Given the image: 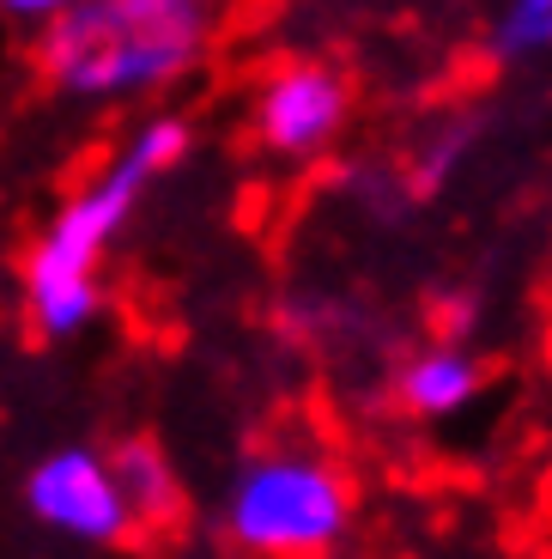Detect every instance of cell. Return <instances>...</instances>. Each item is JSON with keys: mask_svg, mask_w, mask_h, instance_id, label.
<instances>
[{"mask_svg": "<svg viewBox=\"0 0 552 559\" xmlns=\"http://www.w3.org/2000/svg\"><path fill=\"white\" fill-rule=\"evenodd\" d=\"M189 153H194V128L170 110H153L110 153V165L61 201L56 219L31 238L25 262H19V298H25L31 335L73 341L92 329L97 310H104V255L116 250V238L146 207L153 182L182 170Z\"/></svg>", "mask_w": 552, "mask_h": 559, "instance_id": "cell-1", "label": "cell"}, {"mask_svg": "<svg viewBox=\"0 0 552 559\" xmlns=\"http://www.w3.org/2000/svg\"><path fill=\"white\" fill-rule=\"evenodd\" d=\"M213 0H80L31 31L43 85L68 104H140L207 61Z\"/></svg>", "mask_w": 552, "mask_h": 559, "instance_id": "cell-2", "label": "cell"}, {"mask_svg": "<svg viewBox=\"0 0 552 559\" xmlns=\"http://www.w3.org/2000/svg\"><path fill=\"white\" fill-rule=\"evenodd\" d=\"M352 530V480L316 444H267L219 499V535L243 559H328Z\"/></svg>", "mask_w": 552, "mask_h": 559, "instance_id": "cell-3", "label": "cell"}, {"mask_svg": "<svg viewBox=\"0 0 552 559\" xmlns=\"http://www.w3.org/2000/svg\"><path fill=\"white\" fill-rule=\"evenodd\" d=\"M19 504L37 530L80 547H122L128 535H140L104 444H61L49 456H37L25 468Z\"/></svg>", "mask_w": 552, "mask_h": 559, "instance_id": "cell-4", "label": "cell"}, {"mask_svg": "<svg viewBox=\"0 0 552 559\" xmlns=\"http://www.w3.org/2000/svg\"><path fill=\"white\" fill-rule=\"evenodd\" d=\"M346 122H352V85L328 61H279L255 80L249 128L267 158L310 165L346 134Z\"/></svg>", "mask_w": 552, "mask_h": 559, "instance_id": "cell-5", "label": "cell"}, {"mask_svg": "<svg viewBox=\"0 0 552 559\" xmlns=\"http://www.w3.org/2000/svg\"><path fill=\"white\" fill-rule=\"evenodd\" d=\"M480 383H485V371L461 341H431V347H419L413 359L400 365L395 402H400V414H413V419H456L480 395Z\"/></svg>", "mask_w": 552, "mask_h": 559, "instance_id": "cell-6", "label": "cell"}, {"mask_svg": "<svg viewBox=\"0 0 552 559\" xmlns=\"http://www.w3.org/2000/svg\"><path fill=\"white\" fill-rule=\"evenodd\" d=\"M110 468H116V487H122V499H128L140 530H165V523L182 518V480H177V468H170L158 438H146V432L116 438Z\"/></svg>", "mask_w": 552, "mask_h": 559, "instance_id": "cell-7", "label": "cell"}, {"mask_svg": "<svg viewBox=\"0 0 552 559\" xmlns=\"http://www.w3.org/2000/svg\"><path fill=\"white\" fill-rule=\"evenodd\" d=\"M492 56L497 61L552 56V0H504L492 19Z\"/></svg>", "mask_w": 552, "mask_h": 559, "instance_id": "cell-8", "label": "cell"}, {"mask_svg": "<svg viewBox=\"0 0 552 559\" xmlns=\"http://www.w3.org/2000/svg\"><path fill=\"white\" fill-rule=\"evenodd\" d=\"M468 146H473V128L468 122H449V128H437V134L425 140V153H419V170H413V189H443V182L456 177V165L468 158Z\"/></svg>", "mask_w": 552, "mask_h": 559, "instance_id": "cell-9", "label": "cell"}, {"mask_svg": "<svg viewBox=\"0 0 552 559\" xmlns=\"http://www.w3.org/2000/svg\"><path fill=\"white\" fill-rule=\"evenodd\" d=\"M80 0H0V25H13V31H43L49 19L73 13Z\"/></svg>", "mask_w": 552, "mask_h": 559, "instance_id": "cell-10", "label": "cell"}]
</instances>
